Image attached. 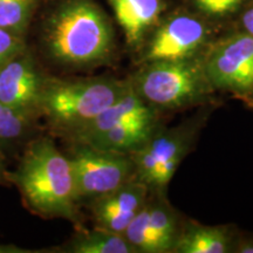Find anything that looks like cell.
Listing matches in <instances>:
<instances>
[{
	"label": "cell",
	"mask_w": 253,
	"mask_h": 253,
	"mask_svg": "<svg viewBox=\"0 0 253 253\" xmlns=\"http://www.w3.org/2000/svg\"><path fill=\"white\" fill-rule=\"evenodd\" d=\"M30 38L37 54L69 71L106 65L115 50L112 23L94 0H43Z\"/></svg>",
	"instance_id": "1"
},
{
	"label": "cell",
	"mask_w": 253,
	"mask_h": 253,
	"mask_svg": "<svg viewBox=\"0 0 253 253\" xmlns=\"http://www.w3.org/2000/svg\"><path fill=\"white\" fill-rule=\"evenodd\" d=\"M7 181L20 192L31 212L42 218H62L81 229L72 167L48 136H34L19 155Z\"/></svg>",
	"instance_id": "2"
},
{
	"label": "cell",
	"mask_w": 253,
	"mask_h": 253,
	"mask_svg": "<svg viewBox=\"0 0 253 253\" xmlns=\"http://www.w3.org/2000/svg\"><path fill=\"white\" fill-rule=\"evenodd\" d=\"M130 80L108 77L47 78L40 99V118L55 135L66 136L96 118L115 103Z\"/></svg>",
	"instance_id": "3"
},
{
	"label": "cell",
	"mask_w": 253,
	"mask_h": 253,
	"mask_svg": "<svg viewBox=\"0 0 253 253\" xmlns=\"http://www.w3.org/2000/svg\"><path fill=\"white\" fill-rule=\"evenodd\" d=\"M130 84L142 101L155 110L192 106L214 90L205 73L204 54L141 65Z\"/></svg>",
	"instance_id": "4"
},
{
	"label": "cell",
	"mask_w": 253,
	"mask_h": 253,
	"mask_svg": "<svg viewBox=\"0 0 253 253\" xmlns=\"http://www.w3.org/2000/svg\"><path fill=\"white\" fill-rule=\"evenodd\" d=\"M79 204H88L135 178L130 155L113 153L84 143H68Z\"/></svg>",
	"instance_id": "5"
},
{
	"label": "cell",
	"mask_w": 253,
	"mask_h": 253,
	"mask_svg": "<svg viewBox=\"0 0 253 253\" xmlns=\"http://www.w3.org/2000/svg\"><path fill=\"white\" fill-rule=\"evenodd\" d=\"M197 126L189 122L172 129H155L140 149L130 155L135 178L149 186L150 191H162L188 154Z\"/></svg>",
	"instance_id": "6"
},
{
	"label": "cell",
	"mask_w": 253,
	"mask_h": 253,
	"mask_svg": "<svg viewBox=\"0 0 253 253\" xmlns=\"http://www.w3.org/2000/svg\"><path fill=\"white\" fill-rule=\"evenodd\" d=\"M204 68L214 89L242 99L253 84V37L240 33L219 41L204 54Z\"/></svg>",
	"instance_id": "7"
},
{
	"label": "cell",
	"mask_w": 253,
	"mask_h": 253,
	"mask_svg": "<svg viewBox=\"0 0 253 253\" xmlns=\"http://www.w3.org/2000/svg\"><path fill=\"white\" fill-rule=\"evenodd\" d=\"M47 78L38 54L27 43L0 68V101L21 115L38 121Z\"/></svg>",
	"instance_id": "8"
},
{
	"label": "cell",
	"mask_w": 253,
	"mask_h": 253,
	"mask_svg": "<svg viewBox=\"0 0 253 253\" xmlns=\"http://www.w3.org/2000/svg\"><path fill=\"white\" fill-rule=\"evenodd\" d=\"M208 30L198 18L177 14L154 32L142 49L138 63L172 61L199 55L208 39Z\"/></svg>",
	"instance_id": "9"
},
{
	"label": "cell",
	"mask_w": 253,
	"mask_h": 253,
	"mask_svg": "<svg viewBox=\"0 0 253 253\" xmlns=\"http://www.w3.org/2000/svg\"><path fill=\"white\" fill-rule=\"evenodd\" d=\"M150 189L132 178L109 194L87 204L95 227L123 235L126 226L147 203Z\"/></svg>",
	"instance_id": "10"
},
{
	"label": "cell",
	"mask_w": 253,
	"mask_h": 253,
	"mask_svg": "<svg viewBox=\"0 0 253 253\" xmlns=\"http://www.w3.org/2000/svg\"><path fill=\"white\" fill-rule=\"evenodd\" d=\"M156 110L142 101L130 84L128 90L115 103L104 109L102 113L88 122L87 125L82 126L78 130L66 136L65 140L68 143L84 142L91 136L108 130L113 126L122 125V123L156 121Z\"/></svg>",
	"instance_id": "11"
},
{
	"label": "cell",
	"mask_w": 253,
	"mask_h": 253,
	"mask_svg": "<svg viewBox=\"0 0 253 253\" xmlns=\"http://www.w3.org/2000/svg\"><path fill=\"white\" fill-rule=\"evenodd\" d=\"M129 46L137 47L164 9L163 0H108Z\"/></svg>",
	"instance_id": "12"
},
{
	"label": "cell",
	"mask_w": 253,
	"mask_h": 253,
	"mask_svg": "<svg viewBox=\"0 0 253 253\" xmlns=\"http://www.w3.org/2000/svg\"><path fill=\"white\" fill-rule=\"evenodd\" d=\"M156 121H136L118 125L108 130L91 136L84 143L113 153L131 155L147 142L156 129Z\"/></svg>",
	"instance_id": "13"
},
{
	"label": "cell",
	"mask_w": 253,
	"mask_h": 253,
	"mask_svg": "<svg viewBox=\"0 0 253 253\" xmlns=\"http://www.w3.org/2000/svg\"><path fill=\"white\" fill-rule=\"evenodd\" d=\"M232 237L227 226H208L189 221L178 236L172 252L225 253L232 251Z\"/></svg>",
	"instance_id": "14"
},
{
	"label": "cell",
	"mask_w": 253,
	"mask_h": 253,
	"mask_svg": "<svg viewBox=\"0 0 253 253\" xmlns=\"http://www.w3.org/2000/svg\"><path fill=\"white\" fill-rule=\"evenodd\" d=\"M58 251L68 253H137L121 233L100 227H94L93 230H84L81 227Z\"/></svg>",
	"instance_id": "15"
},
{
	"label": "cell",
	"mask_w": 253,
	"mask_h": 253,
	"mask_svg": "<svg viewBox=\"0 0 253 253\" xmlns=\"http://www.w3.org/2000/svg\"><path fill=\"white\" fill-rule=\"evenodd\" d=\"M37 121L21 115L0 101V151L7 156L20 155L34 137Z\"/></svg>",
	"instance_id": "16"
},
{
	"label": "cell",
	"mask_w": 253,
	"mask_h": 253,
	"mask_svg": "<svg viewBox=\"0 0 253 253\" xmlns=\"http://www.w3.org/2000/svg\"><path fill=\"white\" fill-rule=\"evenodd\" d=\"M149 207V229L156 239L160 253L171 252L179 230L177 218L171 207L162 196L148 199Z\"/></svg>",
	"instance_id": "17"
},
{
	"label": "cell",
	"mask_w": 253,
	"mask_h": 253,
	"mask_svg": "<svg viewBox=\"0 0 253 253\" xmlns=\"http://www.w3.org/2000/svg\"><path fill=\"white\" fill-rule=\"evenodd\" d=\"M43 0H0V27L27 40L28 32Z\"/></svg>",
	"instance_id": "18"
},
{
	"label": "cell",
	"mask_w": 253,
	"mask_h": 253,
	"mask_svg": "<svg viewBox=\"0 0 253 253\" xmlns=\"http://www.w3.org/2000/svg\"><path fill=\"white\" fill-rule=\"evenodd\" d=\"M149 199V198H148ZM126 242L135 249L136 252L160 253L156 239L149 229V207L148 201L140 212L132 218L123 232Z\"/></svg>",
	"instance_id": "19"
},
{
	"label": "cell",
	"mask_w": 253,
	"mask_h": 253,
	"mask_svg": "<svg viewBox=\"0 0 253 253\" xmlns=\"http://www.w3.org/2000/svg\"><path fill=\"white\" fill-rule=\"evenodd\" d=\"M195 4L209 17H225L238 9L243 0H195Z\"/></svg>",
	"instance_id": "20"
},
{
	"label": "cell",
	"mask_w": 253,
	"mask_h": 253,
	"mask_svg": "<svg viewBox=\"0 0 253 253\" xmlns=\"http://www.w3.org/2000/svg\"><path fill=\"white\" fill-rule=\"evenodd\" d=\"M26 45L27 40L21 39L0 27V68Z\"/></svg>",
	"instance_id": "21"
},
{
	"label": "cell",
	"mask_w": 253,
	"mask_h": 253,
	"mask_svg": "<svg viewBox=\"0 0 253 253\" xmlns=\"http://www.w3.org/2000/svg\"><path fill=\"white\" fill-rule=\"evenodd\" d=\"M242 25L244 27L245 33L253 37V2L245 9L242 15Z\"/></svg>",
	"instance_id": "22"
},
{
	"label": "cell",
	"mask_w": 253,
	"mask_h": 253,
	"mask_svg": "<svg viewBox=\"0 0 253 253\" xmlns=\"http://www.w3.org/2000/svg\"><path fill=\"white\" fill-rule=\"evenodd\" d=\"M232 251L240 253H253V239H243L237 245H232Z\"/></svg>",
	"instance_id": "23"
},
{
	"label": "cell",
	"mask_w": 253,
	"mask_h": 253,
	"mask_svg": "<svg viewBox=\"0 0 253 253\" xmlns=\"http://www.w3.org/2000/svg\"><path fill=\"white\" fill-rule=\"evenodd\" d=\"M7 175H8V170L7 168H6V157L5 155L0 151V185L5 184V183H8Z\"/></svg>",
	"instance_id": "24"
},
{
	"label": "cell",
	"mask_w": 253,
	"mask_h": 253,
	"mask_svg": "<svg viewBox=\"0 0 253 253\" xmlns=\"http://www.w3.org/2000/svg\"><path fill=\"white\" fill-rule=\"evenodd\" d=\"M32 252L30 250H23L21 248L14 245H5L0 244V253H28Z\"/></svg>",
	"instance_id": "25"
},
{
	"label": "cell",
	"mask_w": 253,
	"mask_h": 253,
	"mask_svg": "<svg viewBox=\"0 0 253 253\" xmlns=\"http://www.w3.org/2000/svg\"><path fill=\"white\" fill-rule=\"evenodd\" d=\"M242 99H244L246 102H248L249 106H251L253 108V84H252V87L250 88V90L244 95V96L242 97Z\"/></svg>",
	"instance_id": "26"
}]
</instances>
